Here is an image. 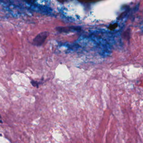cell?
I'll return each mask as SVG.
<instances>
[{
    "label": "cell",
    "mask_w": 143,
    "mask_h": 143,
    "mask_svg": "<svg viewBox=\"0 0 143 143\" xmlns=\"http://www.w3.org/2000/svg\"></svg>",
    "instance_id": "cell-5"
},
{
    "label": "cell",
    "mask_w": 143,
    "mask_h": 143,
    "mask_svg": "<svg viewBox=\"0 0 143 143\" xmlns=\"http://www.w3.org/2000/svg\"><path fill=\"white\" fill-rule=\"evenodd\" d=\"M57 31L60 33H69L70 32L79 31L81 28L79 27L71 26V27H58L55 28Z\"/></svg>",
    "instance_id": "cell-2"
},
{
    "label": "cell",
    "mask_w": 143,
    "mask_h": 143,
    "mask_svg": "<svg viewBox=\"0 0 143 143\" xmlns=\"http://www.w3.org/2000/svg\"><path fill=\"white\" fill-rule=\"evenodd\" d=\"M118 26V24L117 23H115V24H112V25L110 26L109 29L110 30H115V29Z\"/></svg>",
    "instance_id": "cell-4"
},
{
    "label": "cell",
    "mask_w": 143,
    "mask_h": 143,
    "mask_svg": "<svg viewBox=\"0 0 143 143\" xmlns=\"http://www.w3.org/2000/svg\"><path fill=\"white\" fill-rule=\"evenodd\" d=\"M31 83L32 86L34 87H35L36 88H38L39 87V85H40V83L37 81L34 80H31Z\"/></svg>",
    "instance_id": "cell-3"
},
{
    "label": "cell",
    "mask_w": 143,
    "mask_h": 143,
    "mask_svg": "<svg viewBox=\"0 0 143 143\" xmlns=\"http://www.w3.org/2000/svg\"><path fill=\"white\" fill-rule=\"evenodd\" d=\"M49 35V32L48 31L41 32L37 34L33 40L32 45L36 46H40L44 43L45 41Z\"/></svg>",
    "instance_id": "cell-1"
}]
</instances>
